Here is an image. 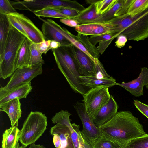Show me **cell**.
<instances>
[{
  "label": "cell",
  "instance_id": "cell-18",
  "mask_svg": "<svg viewBox=\"0 0 148 148\" xmlns=\"http://www.w3.org/2000/svg\"><path fill=\"white\" fill-rule=\"evenodd\" d=\"M78 33L86 36H96L111 33L110 29L102 23H90L79 25L75 28Z\"/></svg>",
  "mask_w": 148,
  "mask_h": 148
},
{
  "label": "cell",
  "instance_id": "cell-29",
  "mask_svg": "<svg viewBox=\"0 0 148 148\" xmlns=\"http://www.w3.org/2000/svg\"><path fill=\"white\" fill-rule=\"evenodd\" d=\"M122 148H148V134L130 140Z\"/></svg>",
  "mask_w": 148,
  "mask_h": 148
},
{
  "label": "cell",
  "instance_id": "cell-27",
  "mask_svg": "<svg viewBox=\"0 0 148 148\" xmlns=\"http://www.w3.org/2000/svg\"><path fill=\"white\" fill-rule=\"evenodd\" d=\"M38 17H40L61 18H70L60 13L53 8H47L35 11L33 12Z\"/></svg>",
  "mask_w": 148,
  "mask_h": 148
},
{
  "label": "cell",
  "instance_id": "cell-47",
  "mask_svg": "<svg viewBox=\"0 0 148 148\" xmlns=\"http://www.w3.org/2000/svg\"><path fill=\"white\" fill-rule=\"evenodd\" d=\"M19 141L18 140L16 143L15 145L14 146L13 148H19Z\"/></svg>",
  "mask_w": 148,
  "mask_h": 148
},
{
  "label": "cell",
  "instance_id": "cell-22",
  "mask_svg": "<svg viewBox=\"0 0 148 148\" xmlns=\"http://www.w3.org/2000/svg\"><path fill=\"white\" fill-rule=\"evenodd\" d=\"M10 25L7 15L0 14V59L2 58L4 54Z\"/></svg>",
  "mask_w": 148,
  "mask_h": 148
},
{
  "label": "cell",
  "instance_id": "cell-49",
  "mask_svg": "<svg viewBox=\"0 0 148 148\" xmlns=\"http://www.w3.org/2000/svg\"><path fill=\"white\" fill-rule=\"evenodd\" d=\"M145 86L148 89V83Z\"/></svg>",
  "mask_w": 148,
  "mask_h": 148
},
{
  "label": "cell",
  "instance_id": "cell-4",
  "mask_svg": "<svg viewBox=\"0 0 148 148\" xmlns=\"http://www.w3.org/2000/svg\"><path fill=\"white\" fill-rule=\"evenodd\" d=\"M27 37L10 23L4 54L0 59V77L3 79L11 77L16 70V62L20 47Z\"/></svg>",
  "mask_w": 148,
  "mask_h": 148
},
{
  "label": "cell",
  "instance_id": "cell-8",
  "mask_svg": "<svg viewBox=\"0 0 148 148\" xmlns=\"http://www.w3.org/2000/svg\"><path fill=\"white\" fill-rule=\"evenodd\" d=\"M74 107L82 124V136L86 142L93 148L96 141L103 135L100 129L95 124L92 118L87 112L83 102L77 101Z\"/></svg>",
  "mask_w": 148,
  "mask_h": 148
},
{
  "label": "cell",
  "instance_id": "cell-45",
  "mask_svg": "<svg viewBox=\"0 0 148 148\" xmlns=\"http://www.w3.org/2000/svg\"><path fill=\"white\" fill-rule=\"evenodd\" d=\"M28 148H46L42 145L39 144H36L35 143H33L30 145Z\"/></svg>",
  "mask_w": 148,
  "mask_h": 148
},
{
  "label": "cell",
  "instance_id": "cell-33",
  "mask_svg": "<svg viewBox=\"0 0 148 148\" xmlns=\"http://www.w3.org/2000/svg\"><path fill=\"white\" fill-rule=\"evenodd\" d=\"M80 127L75 123L71 124V139L74 148L79 147V137L81 133Z\"/></svg>",
  "mask_w": 148,
  "mask_h": 148
},
{
  "label": "cell",
  "instance_id": "cell-44",
  "mask_svg": "<svg viewBox=\"0 0 148 148\" xmlns=\"http://www.w3.org/2000/svg\"><path fill=\"white\" fill-rule=\"evenodd\" d=\"M61 46L60 43L58 42L55 40H51L49 47L50 49H56Z\"/></svg>",
  "mask_w": 148,
  "mask_h": 148
},
{
  "label": "cell",
  "instance_id": "cell-48",
  "mask_svg": "<svg viewBox=\"0 0 148 148\" xmlns=\"http://www.w3.org/2000/svg\"><path fill=\"white\" fill-rule=\"evenodd\" d=\"M25 146L22 145L21 146H19V148H27Z\"/></svg>",
  "mask_w": 148,
  "mask_h": 148
},
{
  "label": "cell",
  "instance_id": "cell-20",
  "mask_svg": "<svg viewBox=\"0 0 148 148\" xmlns=\"http://www.w3.org/2000/svg\"><path fill=\"white\" fill-rule=\"evenodd\" d=\"M32 42L27 38L18 51L16 62V68L29 67L30 57V46Z\"/></svg>",
  "mask_w": 148,
  "mask_h": 148
},
{
  "label": "cell",
  "instance_id": "cell-31",
  "mask_svg": "<svg viewBox=\"0 0 148 148\" xmlns=\"http://www.w3.org/2000/svg\"><path fill=\"white\" fill-rule=\"evenodd\" d=\"M93 148H122L119 145L103 136L95 142Z\"/></svg>",
  "mask_w": 148,
  "mask_h": 148
},
{
  "label": "cell",
  "instance_id": "cell-19",
  "mask_svg": "<svg viewBox=\"0 0 148 148\" xmlns=\"http://www.w3.org/2000/svg\"><path fill=\"white\" fill-rule=\"evenodd\" d=\"M81 84L90 89L99 86H104L108 88L117 85L115 79L112 77L99 79L95 76L79 77Z\"/></svg>",
  "mask_w": 148,
  "mask_h": 148
},
{
  "label": "cell",
  "instance_id": "cell-43",
  "mask_svg": "<svg viewBox=\"0 0 148 148\" xmlns=\"http://www.w3.org/2000/svg\"><path fill=\"white\" fill-rule=\"evenodd\" d=\"M78 148H92L86 142L81 133L79 137V147Z\"/></svg>",
  "mask_w": 148,
  "mask_h": 148
},
{
  "label": "cell",
  "instance_id": "cell-40",
  "mask_svg": "<svg viewBox=\"0 0 148 148\" xmlns=\"http://www.w3.org/2000/svg\"><path fill=\"white\" fill-rule=\"evenodd\" d=\"M117 38L115 42V46L119 48L124 46L128 40L127 37L123 34H120Z\"/></svg>",
  "mask_w": 148,
  "mask_h": 148
},
{
  "label": "cell",
  "instance_id": "cell-17",
  "mask_svg": "<svg viewBox=\"0 0 148 148\" xmlns=\"http://www.w3.org/2000/svg\"><path fill=\"white\" fill-rule=\"evenodd\" d=\"M31 82L26 83L9 91L0 93V104L18 99L26 98L32 89Z\"/></svg>",
  "mask_w": 148,
  "mask_h": 148
},
{
  "label": "cell",
  "instance_id": "cell-15",
  "mask_svg": "<svg viewBox=\"0 0 148 148\" xmlns=\"http://www.w3.org/2000/svg\"><path fill=\"white\" fill-rule=\"evenodd\" d=\"M118 108L117 102L111 95L108 101L92 118L96 126L99 128L110 120L118 112Z\"/></svg>",
  "mask_w": 148,
  "mask_h": 148
},
{
  "label": "cell",
  "instance_id": "cell-7",
  "mask_svg": "<svg viewBox=\"0 0 148 148\" xmlns=\"http://www.w3.org/2000/svg\"><path fill=\"white\" fill-rule=\"evenodd\" d=\"M71 115L67 113L60 114L56 119V124L51 128L49 132L56 148H74L71 137Z\"/></svg>",
  "mask_w": 148,
  "mask_h": 148
},
{
  "label": "cell",
  "instance_id": "cell-14",
  "mask_svg": "<svg viewBox=\"0 0 148 148\" xmlns=\"http://www.w3.org/2000/svg\"><path fill=\"white\" fill-rule=\"evenodd\" d=\"M148 83V68L143 67L140 73L136 79L128 82L117 83L134 96L139 97L143 95V88Z\"/></svg>",
  "mask_w": 148,
  "mask_h": 148
},
{
  "label": "cell",
  "instance_id": "cell-2",
  "mask_svg": "<svg viewBox=\"0 0 148 148\" xmlns=\"http://www.w3.org/2000/svg\"><path fill=\"white\" fill-rule=\"evenodd\" d=\"M117 38L120 34L128 40L138 41L148 38V9L134 16L127 14L102 23Z\"/></svg>",
  "mask_w": 148,
  "mask_h": 148
},
{
  "label": "cell",
  "instance_id": "cell-34",
  "mask_svg": "<svg viewBox=\"0 0 148 148\" xmlns=\"http://www.w3.org/2000/svg\"><path fill=\"white\" fill-rule=\"evenodd\" d=\"M115 38L113 34L111 33H108L97 36H91L89 37V39L91 42L95 46L97 43L100 42L111 39L114 40Z\"/></svg>",
  "mask_w": 148,
  "mask_h": 148
},
{
  "label": "cell",
  "instance_id": "cell-39",
  "mask_svg": "<svg viewBox=\"0 0 148 148\" xmlns=\"http://www.w3.org/2000/svg\"><path fill=\"white\" fill-rule=\"evenodd\" d=\"M50 42V40H45L41 42L36 44V48L42 54H46L50 49L49 47Z\"/></svg>",
  "mask_w": 148,
  "mask_h": 148
},
{
  "label": "cell",
  "instance_id": "cell-42",
  "mask_svg": "<svg viewBox=\"0 0 148 148\" xmlns=\"http://www.w3.org/2000/svg\"><path fill=\"white\" fill-rule=\"evenodd\" d=\"M113 40L111 39L109 40L103 41L99 43V45L97 48L100 54L102 55L103 53Z\"/></svg>",
  "mask_w": 148,
  "mask_h": 148
},
{
  "label": "cell",
  "instance_id": "cell-11",
  "mask_svg": "<svg viewBox=\"0 0 148 148\" xmlns=\"http://www.w3.org/2000/svg\"><path fill=\"white\" fill-rule=\"evenodd\" d=\"M38 18L43 22L41 29L45 40H55L63 46L72 45L62 33L60 25L52 19Z\"/></svg>",
  "mask_w": 148,
  "mask_h": 148
},
{
  "label": "cell",
  "instance_id": "cell-5",
  "mask_svg": "<svg viewBox=\"0 0 148 148\" xmlns=\"http://www.w3.org/2000/svg\"><path fill=\"white\" fill-rule=\"evenodd\" d=\"M47 117L42 112L31 111L25 121L21 131L19 141L27 147L35 143L47 129Z\"/></svg>",
  "mask_w": 148,
  "mask_h": 148
},
{
  "label": "cell",
  "instance_id": "cell-21",
  "mask_svg": "<svg viewBox=\"0 0 148 148\" xmlns=\"http://www.w3.org/2000/svg\"><path fill=\"white\" fill-rule=\"evenodd\" d=\"M21 131L16 126L6 130L2 135V148H13L16 142L19 140Z\"/></svg>",
  "mask_w": 148,
  "mask_h": 148
},
{
  "label": "cell",
  "instance_id": "cell-28",
  "mask_svg": "<svg viewBox=\"0 0 148 148\" xmlns=\"http://www.w3.org/2000/svg\"><path fill=\"white\" fill-rule=\"evenodd\" d=\"M30 57L29 67L32 68L38 65L44 64L42 55L37 49L36 44L32 43L30 46Z\"/></svg>",
  "mask_w": 148,
  "mask_h": 148
},
{
  "label": "cell",
  "instance_id": "cell-25",
  "mask_svg": "<svg viewBox=\"0 0 148 148\" xmlns=\"http://www.w3.org/2000/svg\"><path fill=\"white\" fill-rule=\"evenodd\" d=\"M76 38L86 49L89 54L95 58L99 59L100 54L97 47L90 41L87 36L78 33Z\"/></svg>",
  "mask_w": 148,
  "mask_h": 148
},
{
  "label": "cell",
  "instance_id": "cell-38",
  "mask_svg": "<svg viewBox=\"0 0 148 148\" xmlns=\"http://www.w3.org/2000/svg\"><path fill=\"white\" fill-rule=\"evenodd\" d=\"M134 103L138 110L148 119V105L137 100H134Z\"/></svg>",
  "mask_w": 148,
  "mask_h": 148
},
{
  "label": "cell",
  "instance_id": "cell-26",
  "mask_svg": "<svg viewBox=\"0 0 148 148\" xmlns=\"http://www.w3.org/2000/svg\"><path fill=\"white\" fill-rule=\"evenodd\" d=\"M147 9L148 0H134L130 7L127 14L131 16H134Z\"/></svg>",
  "mask_w": 148,
  "mask_h": 148
},
{
  "label": "cell",
  "instance_id": "cell-30",
  "mask_svg": "<svg viewBox=\"0 0 148 148\" xmlns=\"http://www.w3.org/2000/svg\"><path fill=\"white\" fill-rule=\"evenodd\" d=\"M117 0H101L95 4L97 13L101 15L110 8Z\"/></svg>",
  "mask_w": 148,
  "mask_h": 148
},
{
  "label": "cell",
  "instance_id": "cell-41",
  "mask_svg": "<svg viewBox=\"0 0 148 148\" xmlns=\"http://www.w3.org/2000/svg\"><path fill=\"white\" fill-rule=\"evenodd\" d=\"M60 21L62 23L68 26L75 28L79 25L77 21L73 19L61 18L60 19Z\"/></svg>",
  "mask_w": 148,
  "mask_h": 148
},
{
  "label": "cell",
  "instance_id": "cell-12",
  "mask_svg": "<svg viewBox=\"0 0 148 148\" xmlns=\"http://www.w3.org/2000/svg\"><path fill=\"white\" fill-rule=\"evenodd\" d=\"M71 48L78 71L81 76H95L94 62L86 53L73 45Z\"/></svg>",
  "mask_w": 148,
  "mask_h": 148
},
{
  "label": "cell",
  "instance_id": "cell-6",
  "mask_svg": "<svg viewBox=\"0 0 148 148\" xmlns=\"http://www.w3.org/2000/svg\"><path fill=\"white\" fill-rule=\"evenodd\" d=\"M15 9L26 10L32 12L47 8L62 7L71 8L79 12L84 8L83 6L75 1L69 0H24L10 1Z\"/></svg>",
  "mask_w": 148,
  "mask_h": 148
},
{
  "label": "cell",
  "instance_id": "cell-10",
  "mask_svg": "<svg viewBox=\"0 0 148 148\" xmlns=\"http://www.w3.org/2000/svg\"><path fill=\"white\" fill-rule=\"evenodd\" d=\"M42 71V65L17 69L11 76L7 85L1 87L0 93L9 91L23 84L31 82L33 78L41 74Z\"/></svg>",
  "mask_w": 148,
  "mask_h": 148
},
{
  "label": "cell",
  "instance_id": "cell-23",
  "mask_svg": "<svg viewBox=\"0 0 148 148\" xmlns=\"http://www.w3.org/2000/svg\"><path fill=\"white\" fill-rule=\"evenodd\" d=\"M100 15L97 13L95 4H92L80 12L79 15L74 19L76 20L79 25L92 23Z\"/></svg>",
  "mask_w": 148,
  "mask_h": 148
},
{
  "label": "cell",
  "instance_id": "cell-32",
  "mask_svg": "<svg viewBox=\"0 0 148 148\" xmlns=\"http://www.w3.org/2000/svg\"><path fill=\"white\" fill-rule=\"evenodd\" d=\"M17 12L16 9L11 4L10 0H0V14L8 15Z\"/></svg>",
  "mask_w": 148,
  "mask_h": 148
},
{
  "label": "cell",
  "instance_id": "cell-3",
  "mask_svg": "<svg viewBox=\"0 0 148 148\" xmlns=\"http://www.w3.org/2000/svg\"><path fill=\"white\" fill-rule=\"evenodd\" d=\"M61 46L52 51L57 66L64 75L70 87L76 93L83 96L87 92L81 84L78 70L73 56L71 46Z\"/></svg>",
  "mask_w": 148,
  "mask_h": 148
},
{
  "label": "cell",
  "instance_id": "cell-37",
  "mask_svg": "<svg viewBox=\"0 0 148 148\" xmlns=\"http://www.w3.org/2000/svg\"><path fill=\"white\" fill-rule=\"evenodd\" d=\"M134 1V0H124L122 5L116 13L115 17L127 14L130 7Z\"/></svg>",
  "mask_w": 148,
  "mask_h": 148
},
{
  "label": "cell",
  "instance_id": "cell-36",
  "mask_svg": "<svg viewBox=\"0 0 148 148\" xmlns=\"http://www.w3.org/2000/svg\"><path fill=\"white\" fill-rule=\"evenodd\" d=\"M6 15L10 23L12 26L29 39L27 35L18 22L16 17L12 14Z\"/></svg>",
  "mask_w": 148,
  "mask_h": 148
},
{
  "label": "cell",
  "instance_id": "cell-1",
  "mask_svg": "<svg viewBox=\"0 0 148 148\" xmlns=\"http://www.w3.org/2000/svg\"><path fill=\"white\" fill-rule=\"evenodd\" d=\"M99 129L103 136L122 148L130 140L147 134L138 119L130 111L117 112Z\"/></svg>",
  "mask_w": 148,
  "mask_h": 148
},
{
  "label": "cell",
  "instance_id": "cell-24",
  "mask_svg": "<svg viewBox=\"0 0 148 148\" xmlns=\"http://www.w3.org/2000/svg\"><path fill=\"white\" fill-rule=\"evenodd\" d=\"M124 0H117L115 3L108 10L101 15L92 23H103L115 17V15L123 4Z\"/></svg>",
  "mask_w": 148,
  "mask_h": 148
},
{
  "label": "cell",
  "instance_id": "cell-9",
  "mask_svg": "<svg viewBox=\"0 0 148 148\" xmlns=\"http://www.w3.org/2000/svg\"><path fill=\"white\" fill-rule=\"evenodd\" d=\"M108 88L104 86L93 88L83 96L86 110L92 118L109 100L111 95Z\"/></svg>",
  "mask_w": 148,
  "mask_h": 148
},
{
  "label": "cell",
  "instance_id": "cell-16",
  "mask_svg": "<svg viewBox=\"0 0 148 148\" xmlns=\"http://www.w3.org/2000/svg\"><path fill=\"white\" fill-rule=\"evenodd\" d=\"M19 99H13L0 104V111L5 112L8 116L12 127H18V121L21 117L22 112Z\"/></svg>",
  "mask_w": 148,
  "mask_h": 148
},
{
  "label": "cell",
  "instance_id": "cell-13",
  "mask_svg": "<svg viewBox=\"0 0 148 148\" xmlns=\"http://www.w3.org/2000/svg\"><path fill=\"white\" fill-rule=\"evenodd\" d=\"M15 16L32 42L37 44L45 40L42 32L28 17L18 12L10 14Z\"/></svg>",
  "mask_w": 148,
  "mask_h": 148
},
{
  "label": "cell",
  "instance_id": "cell-35",
  "mask_svg": "<svg viewBox=\"0 0 148 148\" xmlns=\"http://www.w3.org/2000/svg\"><path fill=\"white\" fill-rule=\"evenodd\" d=\"M60 13L71 19H74L79 14L80 12L75 10L62 7L52 8Z\"/></svg>",
  "mask_w": 148,
  "mask_h": 148
},
{
  "label": "cell",
  "instance_id": "cell-46",
  "mask_svg": "<svg viewBox=\"0 0 148 148\" xmlns=\"http://www.w3.org/2000/svg\"><path fill=\"white\" fill-rule=\"evenodd\" d=\"M99 0H86V3L89 4L90 5L95 4L96 3L98 2Z\"/></svg>",
  "mask_w": 148,
  "mask_h": 148
}]
</instances>
